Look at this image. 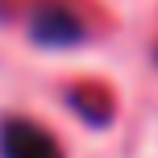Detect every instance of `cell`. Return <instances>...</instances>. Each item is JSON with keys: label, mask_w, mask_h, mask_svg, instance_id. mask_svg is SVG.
Instances as JSON below:
<instances>
[{"label": "cell", "mask_w": 158, "mask_h": 158, "mask_svg": "<svg viewBox=\"0 0 158 158\" xmlns=\"http://www.w3.org/2000/svg\"><path fill=\"white\" fill-rule=\"evenodd\" d=\"M0 158H63V150L42 125L8 117L0 125Z\"/></svg>", "instance_id": "cell-1"}, {"label": "cell", "mask_w": 158, "mask_h": 158, "mask_svg": "<svg viewBox=\"0 0 158 158\" xmlns=\"http://www.w3.org/2000/svg\"><path fill=\"white\" fill-rule=\"evenodd\" d=\"M33 38L46 42V46H67V42L83 38V25H79V17H71L67 8H42V13L33 17Z\"/></svg>", "instance_id": "cell-2"}]
</instances>
